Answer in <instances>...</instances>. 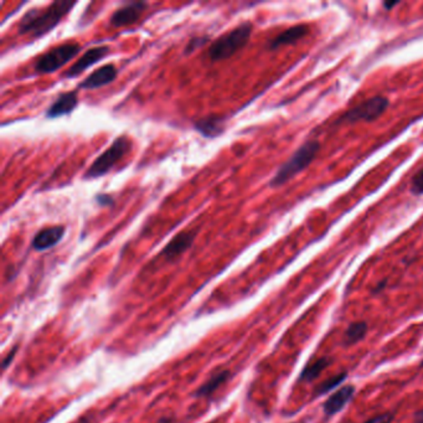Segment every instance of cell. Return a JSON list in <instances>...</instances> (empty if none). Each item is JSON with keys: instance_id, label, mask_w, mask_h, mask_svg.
<instances>
[{"instance_id": "6da1fadb", "label": "cell", "mask_w": 423, "mask_h": 423, "mask_svg": "<svg viewBox=\"0 0 423 423\" xmlns=\"http://www.w3.org/2000/svg\"><path fill=\"white\" fill-rule=\"evenodd\" d=\"M75 6L76 3L70 1H54L46 8H34L29 10L20 20L19 34L28 35L31 39L44 36L56 28Z\"/></svg>"}, {"instance_id": "7a4b0ae2", "label": "cell", "mask_w": 423, "mask_h": 423, "mask_svg": "<svg viewBox=\"0 0 423 423\" xmlns=\"http://www.w3.org/2000/svg\"><path fill=\"white\" fill-rule=\"evenodd\" d=\"M319 151H321L319 141H314V139L305 141V144L300 146L294 152L293 155L288 159L279 169L277 170L276 174L271 179L270 187H282L291 179H293L295 175L307 169L313 163V160L316 159Z\"/></svg>"}, {"instance_id": "3957f363", "label": "cell", "mask_w": 423, "mask_h": 423, "mask_svg": "<svg viewBox=\"0 0 423 423\" xmlns=\"http://www.w3.org/2000/svg\"><path fill=\"white\" fill-rule=\"evenodd\" d=\"M254 26L249 22L240 24L238 26L232 29L231 31L221 35L219 39L213 41L208 51V56L211 61H222L230 59L236 54L237 51L247 45L249 38L252 35Z\"/></svg>"}, {"instance_id": "277c9868", "label": "cell", "mask_w": 423, "mask_h": 423, "mask_svg": "<svg viewBox=\"0 0 423 423\" xmlns=\"http://www.w3.org/2000/svg\"><path fill=\"white\" fill-rule=\"evenodd\" d=\"M132 147V141L125 136L116 138L112 144L102 153L101 155L91 164L90 168L87 169L84 178L85 179H96L107 174L116 167L119 160L125 158V154L130 152Z\"/></svg>"}, {"instance_id": "5b68a950", "label": "cell", "mask_w": 423, "mask_h": 423, "mask_svg": "<svg viewBox=\"0 0 423 423\" xmlns=\"http://www.w3.org/2000/svg\"><path fill=\"white\" fill-rule=\"evenodd\" d=\"M81 50V45L77 43H65L61 45L55 46L36 60L34 65L35 72L38 74H51L59 68H63L66 63L72 60Z\"/></svg>"}, {"instance_id": "8992f818", "label": "cell", "mask_w": 423, "mask_h": 423, "mask_svg": "<svg viewBox=\"0 0 423 423\" xmlns=\"http://www.w3.org/2000/svg\"><path fill=\"white\" fill-rule=\"evenodd\" d=\"M389 105V100L386 97L376 96L369 98L367 101L359 103L355 107L350 108L341 117H339L335 125L373 122L387 109Z\"/></svg>"}, {"instance_id": "52a82bcc", "label": "cell", "mask_w": 423, "mask_h": 423, "mask_svg": "<svg viewBox=\"0 0 423 423\" xmlns=\"http://www.w3.org/2000/svg\"><path fill=\"white\" fill-rule=\"evenodd\" d=\"M147 8L148 3L146 1H133L121 6L113 13L111 17V25L114 28H122L137 23Z\"/></svg>"}, {"instance_id": "ba28073f", "label": "cell", "mask_w": 423, "mask_h": 423, "mask_svg": "<svg viewBox=\"0 0 423 423\" xmlns=\"http://www.w3.org/2000/svg\"><path fill=\"white\" fill-rule=\"evenodd\" d=\"M197 233H198L197 230H194V231H183L180 233H178L164 247L163 251L160 252V256L164 257L167 261H175L176 259H179L181 254H185L187 249L192 247V243L195 241Z\"/></svg>"}, {"instance_id": "9c48e42d", "label": "cell", "mask_w": 423, "mask_h": 423, "mask_svg": "<svg viewBox=\"0 0 423 423\" xmlns=\"http://www.w3.org/2000/svg\"><path fill=\"white\" fill-rule=\"evenodd\" d=\"M118 75V70L112 63L95 70L90 76H87L79 85V90H96L103 86L112 84Z\"/></svg>"}, {"instance_id": "30bf717a", "label": "cell", "mask_w": 423, "mask_h": 423, "mask_svg": "<svg viewBox=\"0 0 423 423\" xmlns=\"http://www.w3.org/2000/svg\"><path fill=\"white\" fill-rule=\"evenodd\" d=\"M109 52L108 46H98V47H92L90 50L86 51L82 56L66 71L65 77H76L79 74H82L85 70L93 66L95 63H98L103 57H106Z\"/></svg>"}, {"instance_id": "8fae6325", "label": "cell", "mask_w": 423, "mask_h": 423, "mask_svg": "<svg viewBox=\"0 0 423 423\" xmlns=\"http://www.w3.org/2000/svg\"><path fill=\"white\" fill-rule=\"evenodd\" d=\"M79 105L77 98V90L63 92L57 96L56 100L51 105L46 111V118L55 119L63 116H68L75 111V108Z\"/></svg>"}, {"instance_id": "7c38bea8", "label": "cell", "mask_w": 423, "mask_h": 423, "mask_svg": "<svg viewBox=\"0 0 423 423\" xmlns=\"http://www.w3.org/2000/svg\"><path fill=\"white\" fill-rule=\"evenodd\" d=\"M65 232L66 230L63 226H52V227L43 229L33 238L31 247L35 251H46V249H52L63 240Z\"/></svg>"}, {"instance_id": "4fadbf2b", "label": "cell", "mask_w": 423, "mask_h": 423, "mask_svg": "<svg viewBox=\"0 0 423 423\" xmlns=\"http://www.w3.org/2000/svg\"><path fill=\"white\" fill-rule=\"evenodd\" d=\"M194 127L201 136L213 139V138L221 136L224 133L225 118L221 117V116H217V114H211L208 117L198 119Z\"/></svg>"}, {"instance_id": "5bb4252c", "label": "cell", "mask_w": 423, "mask_h": 423, "mask_svg": "<svg viewBox=\"0 0 423 423\" xmlns=\"http://www.w3.org/2000/svg\"><path fill=\"white\" fill-rule=\"evenodd\" d=\"M354 394H355V387L353 385L343 386L325 401L324 412L328 416L337 415L340 410H343L348 405V402L353 399Z\"/></svg>"}, {"instance_id": "9a60e30c", "label": "cell", "mask_w": 423, "mask_h": 423, "mask_svg": "<svg viewBox=\"0 0 423 423\" xmlns=\"http://www.w3.org/2000/svg\"><path fill=\"white\" fill-rule=\"evenodd\" d=\"M309 33V28L307 25H295L292 28L284 30L283 33L277 35L275 39L272 40L268 45L270 50H277L282 46L292 45L295 44L298 40L305 38Z\"/></svg>"}, {"instance_id": "2e32d148", "label": "cell", "mask_w": 423, "mask_h": 423, "mask_svg": "<svg viewBox=\"0 0 423 423\" xmlns=\"http://www.w3.org/2000/svg\"><path fill=\"white\" fill-rule=\"evenodd\" d=\"M231 378V373L229 370H219L217 373H215L211 378L201 385L197 391H195V397H210L214 395L217 390L220 389L221 386L229 381V378Z\"/></svg>"}, {"instance_id": "e0dca14e", "label": "cell", "mask_w": 423, "mask_h": 423, "mask_svg": "<svg viewBox=\"0 0 423 423\" xmlns=\"http://www.w3.org/2000/svg\"><path fill=\"white\" fill-rule=\"evenodd\" d=\"M330 364H332V360L328 359V357H322V359H318V360L313 361V362L308 364V365L303 369V371L300 374L299 381H303V383H312V381H314L316 378L321 376V374H322Z\"/></svg>"}, {"instance_id": "ac0fdd59", "label": "cell", "mask_w": 423, "mask_h": 423, "mask_svg": "<svg viewBox=\"0 0 423 423\" xmlns=\"http://www.w3.org/2000/svg\"><path fill=\"white\" fill-rule=\"evenodd\" d=\"M367 333V324L365 322L351 323L346 329L344 335V344L353 345L365 338Z\"/></svg>"}, {"instance_id": "d6986e66", "label": "cell", "mask_w": 423, "mask_h": 423, "mask_svg": "<svg viewBox=\"0 0 423 423\" xmlns=\"http://www.w3.org/2000/svg\"><path fill=\"white\" fill-rule=\"evenodd\" d=\"M346 380V374H339L334 378H329L327 381H324L321 386H318V389L316 390V396H321L323 394H327L329 391L338 387L339 385L341 383H344Z\"/></svg>"}, {"instance_id": "ffe728a7", "label": "cell", "mask_w": 423, "mask_h": 423, "mask_svg": "<svg viewBox=\"0 0 423 423\" xmlns=\"http://www.w3.org/2000/svg\"><path fill=\"white\" fill-rule=\"evenodd\" d=\"M210 38L209 36H206V35H203V36H197V38H192V40H189V43H187V46H185V49H184V52L185 54H192L195 50H198L200 47H203L205 44H208L209 43Z\"/></svg>"}, {"instance_id": "44dd1931", "label": "cell", "mask_w": 423, "mask_h": 423, "mask_svg": "<svg viewBox=\"0 0 423 423\" xmlns=\"http://www.w3.org/2000/svg\"><path fill=\"white\" fill-rule=\"evenodd\" d=\"M411 190L416 195H423V168L412 178Z\"/></svg>"}, {"instance_id": "7402d4cb", "label": "cell", "mask_w": 423, "mask_h": 423, "mask_svg": "<svg viewBox=\"0 0 423 423\" xmlns=\"http://www.w3.org/2000/svg\"><path fill=\"white\" fill-rule=\"evenodd\" d=\"M394 417L395 416H394L392 412H386V413H383V415H378L376 417L367 420L365 423H392Z\"/></svg>"}, {"instance_id": "603a6c76", "label": "cell", "mask_w": 423, "mask_h": 423, "mask_svg": "<svg viewBox=\"0 0 423 423\" xmlns=\"http://www.w3.org/2000/svg\"><path fill=\"white\" fill-rule=\"evenodd\" d=\"M95 201L100 206H113L114 205V199L109 194H98L95 197Z\"/></svg>"}, {"instance_id": "cb8c5ba5", "label": "cell", "mask_w": 423, "mask_h": 423, "mask_svg": "<svg viewBox=\"0 0 423 423\" xmlns=\"http://www.w3.org/2000/svg\"><path fill=\"white\" fill-rule=\"evenodd\" d=\"M19 349V346L15 345L14 348H13L10 351H9V354L4 357V360H3V364H1V367H3V370H6V367H9L10 364H12L13 360H14V357L17 356V351Z\"/></svg>"}, {"instance_id": "d4e9b609", "label": "cell", "mask_w": 423, "mask_h": 423, "mask_svg": "<svg viewBox=\"0 0 423 423\" xmlns=\"http://www.w3.org/2000/svg\"><path fill=\"white\" fill-rule=\"evenodd\" d=\"M74 423H97V418L93 413H86L85 416L79 417Z\"/></svg>"}, {"instance_id": "484cf974", "label": "cell", "mask_w": 423, "mask_h": 423, "mask_svg": "<svg viewBox=\"0 0 423 423\" xmlns=\"http://www.w3.org/2000/svg\"><path fill=\"white\" fill-rule=\"evenodd\" d=\"M399 4H400L399 1H394V3H392V1H390V3H384V6L386 10H391L394 6H399Z\"/></svg>"}, {"instance_id": "4316f807", "label": "cell", "mask_w": 423, "mask_h": 423, "mask_svg": "<svg viewBox=\"0 0 423 423\" xmlns=\"http://www.w3.org/2000/svg\"><path fill=\"white\" fill-rule=\"evenodd\" d=\"M415 421H416V423H423V410H421V411H418L417 413H416Z\"/></svg>"}, {"instance_id": "83f0119b", "label": "cell", "mask_w": 423, "mask_h": 423, "mask_svg": "<svg viewBox=\"0 0 423 423\" xmlns=\"http://www.w3.org/2000/svg\"><path fill=\"white\" fill-rule=\"evenodd\" d=\"M157 423H174V418L167 416V417L160 418Z\"/></svg>"}, {"instance_id": "f1b7e54d", "label": "cell", "mask_w": 423, "mask_h": 423, "mask_svg": "<svg viewBox=\"0 0 423 423\" xmlns=\"http://www.w3.org/2000/svg\"><path fill=\"white\" fill-rule=\"evenodd\" d=\"M385 286H386V281H385V282L380 283V284H378V288H376V289H375V292H380V291H381V289H384Z\"/></svg>"}]
</instances>
